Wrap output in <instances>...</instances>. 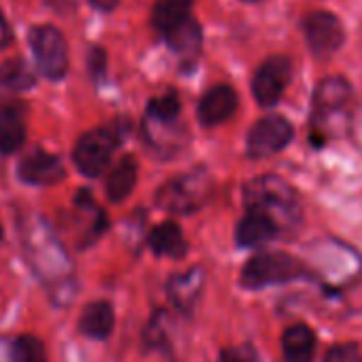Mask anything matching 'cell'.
I'll return each mask as SVG.
<instances>
[{
	"label": "cell",
	"instance_id": "1",
	"mask_svg": "<svg viewBox=\"0 0 362 362\" xmlns=\"http://www.w3.org/2000/svg\"><path fill=\"white\" fill-rule=\"evenodd\" d=\"M19 233L25 259L51 299L59 305L70 303L74 297V265L51 225L40 214H28L19 221Z\"/></svg>",
	"mask_w": 362,
	"mask_h": 362
},
{
	"label": "cell",
	"instance_id": "2",
	"mask_svg": "<svg viewBox=\"0 0 362 362\" xmlns=\"http://www.w3.org/2000/svg\"><path fill=\"white\" fill-rule=\"evenodd\" d=\"M244 202L250 212H261L276 221L278 227L293 223L299 214V202L295 189L280 176L265 174L246 182Z\"/></svg>",
	"mask_w": 362,
	"mask_h": 362
},
{
	"label": "cell",
	"instance_id": "3",
	"mask_svg": "<svg viewBox=\"0 0 362 362\" xmlns=\"http://www.w3.org/2000/svg\"><path fill=\"white\" fill-rule=\"evenodd\" d=\"M210 195V176L204 170H193L168 180L157 191V206L172 214H191L204 206Z\"/></svg>",
	"mask_w": 362,
	"mask_h": 362
},
{
	"label": "cell",
	"instance_id": "4",
	"mask_svg": "<svg viewBox=\"0 0 362 362\" xmlns=\"http://www.w3.org/2000/svg\"><path fill=\"white\" fill-rule=\"evenodd\" d=\"M119 142H121V127L117 123L95 127L83 134L74 144V153H72L74 165L78 168L81 174L89 178L100 176L108 168L110 157L119 146Z\"/></svg>",
	"mask_w": 362,
	"mask_h": 362
},
{
	"label": "cell",
	"instance_id": "5",
	"mask_svg": "<svg viewBox=\"0 0 362 362\" xmlns=\"http://www.w3.org/2000/svg\"><path fill=\"white\" fill-rule=\"evenodd\" d=\"M305 274L301 261L286 252H261L252 257L242 269V286L246 288H265L276 284H286L299 280Z\"/></svg>",
	"mask_w": 362,
	"mask_h": 362
},
{
	"label": "cell",
	"instance_id": "6",
	"mask_svg": "<svg viewBox=\"0 0 362 362\" xmlns=\"http://www.w3.org/2000/svg\"><path fill=\"white\" fill-rule=\"evenodd\" d=\"M30 47L47 78L62 81L68 74V45L55 25H34L30 30Z\"/></svg>",
	"mask_w": 362,
	"mask_h": 362
},
{
	"label": "cell",
	"instance_id": "7",
	"mask_svg": "<svg viewBox=\"0 0 362 362\" xmlns=\"http://www.w3.org/2000/svg\"><path fill=\"white\" fill-rule=\"evenodd\" d=\"M295 129L291 121L282 115H267L259 119L246 138V153L252 159H265L291 144Z\"/></svg>",
	"mask_w": 362,
	"mask_h": 362
},
{
	"label": "cell",
	"instance_id": "8",
	"mask_svg": "<svg viewBox=\"0 0 362 362\" xmlns=\"http://www.w3.org/2000/svg\"><path fill=\"white\" fill-rule=\"evenodd\" d=\"M293 78V62L286 55L267 57L255 72L252 93L259 106H274L284 95L288 83Z\"/></svg>",
	"mask_w": 362,
	"mask_h": 362
},
{
	"label": "cell",
	"instance_id": "9",
	"mask_svg": "<svg viewBox=\"0 0 362 362\" xmlns=\"http://www.w3.org/2000/svg\"><path fill=\"white\" fill-rule=\"evenodd\" d=\"M303 32H305L310 51L318 57H329L337 53L346 40V30H344L341 19L329 11L310 13L303 21Z\"/></svg>",
	"mask_w": 362,
	"mask_h": 362
},
{
	"label": "cell",
	"instance_id": "10",
	"mask_svg": "<svg viewBox=\"0 0 362 362\" xmlns=\"http://www.w3.org/2000/svg\"><path fill=\"white\" fill-rule=\"evenodd\" d=\"M238 110V93L231 85H214L212 89H208L197 106V119L202 125L206 127H214L225 123L227 119L233 117V112Z\"/></svg>",
	"mask_w": 362,
	"mask_h": 362
},
{
	"label": "cell",
	"instance_id": "11",
	"mask_svg": "<svg viewBox=\"0 0 362 362\" xmlns=\"http://www.w3.org/2000/svg\"><path fill=\"white\" fill-rule=\"evenodd\" d=\"M64 176L66 170L62 159L40 148L28 153L19 163V178L28 185H38V187L57 185L59 180H64Z\"/></svg>",
	"mask_w": 362,
	"mask_h": 362
},
{
	"label": "cell",
	"instance_id": "12",
	"mask_svg": "<svg viewBox=\"0 0 362 362\" xmlns=\"http://www.w3.org/2000/svg\"><path fill=\"white\" fill-rule=\"evenodd\" d=\"M25 142V106L19 102L0 104V153L11 155Z\"/></svg>",
	"mask_w": 362,
	"mask_h": 362
},
{
	"label": "cell",
	"instance_id": "13",
	"mask_svg": "<svg viewBox=\"0 0 362 362\" xmlns=\"http://www.w3.org/2000/svg\"><path fill=\"white\" fill-rule=\"evenodd\" d=\"M204 269L202 267H191L185 274H176L170 284H168V297L172 305L180 312H191L202 295L204 288Z\"/></svg>",
	"mask_w": 362,
	"mask_h": 362
},
{
	"label": "cell",
	"instance_id": "14",
	"mask_svg": "<svg viewBox=\"0 0 362 362\" xmlns=\"http://www.w3.org/2000/svg\"><path fill=\"white\" fill-rule=\"evenodd\" d=\"M280 227L276 225V221H272L269 216L261 214V212H250L238 223L235 229V240L242 248H257L267 244L269 240H274L278 235Z\"/></svg>",
	"mask_w": 362,
	"mask_h": 362
},
{
	"label": "cell",
	"instance_id": "15",
	"mask_svg": "<svg viewBox=\"0 0 362 362\" xmlns=\"http://www.w3.org/2000/svg\"><path fill=\"white\" fill-rule=\"evenodd\" d=\"M163 38L170 45V49L176 55L182 57V62H193L199 55V51H202L204 34H202L199 21L193 19V17H189L182 23H178L176 28H172L170 32H165Z\"/></svg>",
	"mask_w": 362,
	"mask_h": 362
},
{
	"label": "cell",
	"instance_id": "16",
	"mask_svg": "<svg viewBox=\"0 0 362 362\" xmlns=\"http://www.w3.org/2000/svg\"><path fill=\"white\" fill-rule=\"evenodd\" d=\"M115 329V310L106 301H93L89 303L81 318H78V331L89 339H106Z\"/></svg>",
	"mask_w": 362,
	"mask_h": 362
},
{
	"label": "cell",
	"instance_id": "17",
	"mask_svg": "<svg viewBox=\"0 0 362 362\" xmlns=\"http://www.w3.org/2000/svg\"><path fill=\"white\" fill-rule=\"evenodd\" d=\"M282 352L286 362H314L316 335L308 325H293L282 335Z\"/></svg>",
	"mask_w": 362,
	"mask_h": 362
},
{
	"label": "cell",
	"instance_id": "18",
	"mask_svg": "<svg viewBox=\"0 0 362 362\" xmlns=\"http://www.w3.org/2000/svg\"><path fill=\"white\" fill-rule=\"evenodd\" d=\"M352 87L341 76L325 78L314 93V110H348Z\"/></svg>",
	"mask_w": 362,
	"mask_h": 362
},
{
	"label": "cell",
	"instance_id": "19",
	"mask_svg": "<svg viewBox=\"0 0 362 362\" xmlns=\"http://www.w3.org/2000/svg\"><path fill=\"white\" fill-rule=\"evenodd\" d=\"M138 180V161L132 155H125L106 178V195L110 202H123L129 197Z\"/></svg>",
	"mask_w": 362,
	"mask_h": 362
},
{
	"label": "cell",
	"instance_id": "20",
	"mask_svg": "<svg viewBox=\"0 0 362 362\" xmlns=\"http://www.w3.org/2000/svg\"><path fill=\"white\" fill-rule=\"evenodd\" d=\"M148 246L157 257H182L187 252V242L180 227L172 221L157 225L148 235Z\"/></svg>",
	"mask_w": 362,
	"mask_h": 362
},
{
	"label": "cell",
	"instance_id": "21",
	"mask_svg": "<svg viewBox=\"0 0 362 362\" xmlns=\"http://www.w3.org/2000/svg\"><path fill=\"white\" fill-rule=\"evenodd\" d=\"M191 8H193V0H157L153 6L151 21L155 30L163 36L185 19H189Z\"/></svg>",
	"mask_w": 362,
	"mask_h": 362
},
{
	"label": "cell",
	"instance_id": "22",
	"mask_svg": "<svg viewBox=\"0 0 362 362\" xmlns=\"http://www.w3.org/2000/svg\"><path fill=\"white\" fill-rule=\"evenodd\" d=\"M36 83L32 66L23 57H11L0 64V87L8 91H25Z\"/></svg>",
	"mask_w": 362,
	"mask_h": 362
},
{
	"label": "cell",
	"instance_id": "23",
	"mask_svg": "<svg viewBox=\"0 0 362 362\" xmlns=\"http://www.w3.org/2000/svg\"><path fill=\"white\" fill-rule=\"evenodd\" d=\"M180 115V98L176 91H165L153 98L146 106V121L155 123H178Z\"/></svg>",
	"mask_w": 362,
	"mask_h": 362
},
{
	"label": "cell",
	"instance_id": "24",
	"mask_svg": "<svg viewBox=\"0 0 362 362\" xmlns=\"http://www.w3.org/2000/svg\"><path fill=\"white\" fill-rule=\"evenodd\" d=\"M11 362H47L45 346L34 335H21L11 344Z\"/></svg>",
	"mask_w": 362,
	"mask_h": 362
},
{
	"label": "cell",
	"instance_id": "25",
	"mask_svg": "<svg viewBox=\"0 0 362 362\" xmlns=\"http://www.w3.org/2000/svg\"><path fill=\"white\" fill-rule=\"evenodd\" d=\"M325 362H362V348L356 344H337L327 352Z\"/></svg>",
	"mask_w": 362,
	"mask_h": 362
},
{
	"label": "cell",
	"instance_id": "26",
	"mask_svg": "<svg viewBox=\"0 0 362 362\" xmlns=\"http://www.w3.org/2000/svg\"><path fill=\"white\" fill-rule=\"evenodd\" d=\"M87 64H89V74L95 83H100L106 74V51L104 47H98L93 45L91 51H89V57H87Z\"/></svg>",
	"mask_w": 362,
	"mask_h": 362
},
{
	"label": "cell",
	"instance_id": "27",
	"mask_svg": "<svg viewBox=\"0 0 362 362\" xmlns=\"http://www.w3.org/2000/svg\"><path fill=\"white\" fill-rule=\"evenodd\" d=\"M221 362H257V352L250 346H238L223 350Z\"/></svg>",
	"mask_w": 362,
	"mask_h": 362
},
{
	"label": "cell",
	"instance_id": "28",
	"mask_svg": "<svg viewBox=\"0 0 362 362\" xmlns=\"http://www.w3.org/2000/svg\"><path fill=\"white\" fill-rule=\"evenodd\" d=\"M11 40H13L11 25H8V21L4 19V15L0 13V49L8 47V45H11Z\"/></svg>",
	"mask_w": 362,
	"mask_h": 362
},
{
	"label": "cell",
	"instance_id": "29",
	"mask_svg": "<svg viewBox=\"0 0 362 362\" xmlns=\"http://www.w3.org/2000/svg\"><path fill=\"white\" fill-rule=\"evenodd\" d=\"M89 4L95 8V11H102V13H110L117 4H119V0H89Z\"/></svg>",
	"mask_w": 362,
	"mask_h": 362
},
{
	"label": "cell",
	"instance_id": "30",
	"mask_svg": "<svg viewBox=\"0 0 362 362\" xmlns=\"http://www.w3.org/2000/svg\"><path fill=\"white\" fill-rule=\"evenodd\" d=\"M47 4H51L57 11H70L74 6V0H47Z\"/></svg>",
	"mask_w": 362,
	"mask_h": 362
},
{
	"label": "cell",
	"instance_id": "31",
	"mask_svg": "<svg viewBox=\"0 0 362 362\" xmlns=\"http://www.w3.org/2000/svg\"><path fill=\"white\" fill-rule=\"evenodd\" d=\"M0 362H11V344H2L0 341Z\"/></svg>",
	"mask_w": 362,
	"mask_h": 362
},
{
	"label": "cell",
	"instance_id": "32",
	"mask_svg": "<svg viewBox=\"0 0 362 362\" xmlns=\"http://www.w3.org/2000/svg\"><path fill=\"white\" fill-rule=\"evenodd\" d=\"M244 2H263V0H244Z\"/></svg>",
	"mask_w": 362,
	"mask_h": 362
},
{
	"label": "cell",
	"instance_id": "33",
	"mask_svg": "<svg viewBox=\"0 0 362 362\" xmlns=\"http://www.w3.org/2000/svg\"><path fill=\"white\" fill-rule=\"evenodd\" d=\"M0 240H2V227H0Z\"/></svg>",
	"mask_w": 362,
	"mask_h": 362
}]
</instances>
